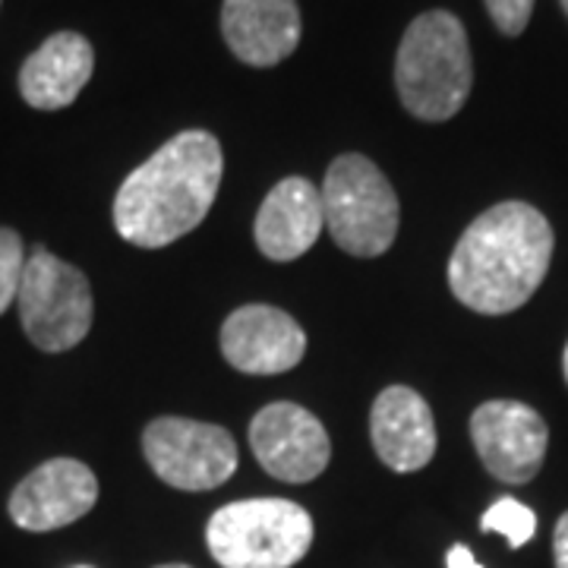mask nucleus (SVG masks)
<instances>
[{
	"label": "nucleus",
	"mask_w": 568,
	"mask_h": 568,
	"mask_svg": "<svg viewBox=\"0 0 568 568\" xmlns=\"http://www.w3.org/2000/svg\"><path fill=\"white\" fill-rule=\"evenodd\" d=\"M552 260V227L528 203H499L467 224L448 260V287L474 313L503 316L534 297Z\"/></svg>",
	"instance_id": "f03ea898"
},
{
	"label": "nucleus",
	"mask_w": 568,
	"mask_h": 568,
	"mask_svg": "<svg viewBox=\"0 0 568 568\" xmlns=\"http://www.w3.org/2000/svg\"><path fill=\"white\" fill-rule=\"evenodd\" d=\"M562 3V10H566V17H568V0H559Z\"/></svg>",
	"instance_id": "5701e85b"
},
{
	"label": "nucleus",
	"mask_w": 568,
	"mask_h": 568,
	"mask_svg": "<svg viewBox=\"0 0 568 568\" xmlns=\"http://www.w3.org/2000/svg\"><path fill=\"white\" fill-rule=\"evenodd\" d=\"M26 246L13 227H0V316L13 306L20 294L22 268H26Z\"/></svg>",
	"instance_id": "f3484780"
},
{
	"label": "nucleus",
	"mask_w": 568,
	"mask_h": 568,
	"mask_svg": "<svg viewBox=\"0 0 568 568\" xmlns=\"http://www.w3.org/2000/svg\"><path fill=\"white\" fill-rule=\"evenodd\" d=\"M222 142L205 130H183L121 183L114 227L126 244L162 250L205 222L222 186Z\"/></svg>",
	"instance_id": "f257e3e1"
},
{
	"label": "nucleus",
	"mask_w": 568,
	"mask_h": 568,
	"mask_svg": "<svg viewBox=\"0 0 568 568\" xmlns=\"http://www.w3.org/2000/svg\"><path fill=\"white\" fill-rule=\"evenodd\" d=\"M95 503L99 480L92 467L77 458H51L22 477L7 508L17 528L48 534L85 518Z\"/></svg>",
	"instance_id": "9d476101"
},
{
	"label": "nucleus",
	"mask_w": 568,
	"mask_h": 568,
	"mask_svg": "<svg viewBox=\"0 0 568 568\" xmlns=\"http://www.w3.org/2000/svg\"><path fill=\"white\" fill-rule=\"evenodd\" d=\"M474 85L470 44L462 20L429 10L407 26L395 58V89L414 118L443 123L465 108Z\"/></svg>",
	"instance_id": "7ed1b4c3"
},
{
	"label": "nucleus",
	"mask_w": 568,
	"mask_h": 568,
	"mask_svg": "<svg viewBox=\"0 0 568 568\" xmlns=\"http://www.w3.org/2000/svg\"><path fill=\"white\" fill-rule=\"evenodd\" d=\"M222 568H291L313 547V518L291 499H244L222 506L205 528Z\"/></svg>",
	"instance_id": "20e7f679"
},
{
	"label": "nucleus",
	"mask_w": 568,
	"mask_h": 568,
	"mask_svg": "<svg viewBox=\"0 0 568 568\" xmlns=\"http://www.w3.org/2000/svg\"><path fill=\"white\" fill-rule=\"evenodd\" d=\"M480 528L489 530V534H503L508 540V547L521 549L525 544H530V537L537 534V515H534V508H528L525 503H518V499H511V496H503V499H496V503L484 511Z\"/></svg>",
	"instance_id": "dca6fc26"
},
{
	"label": "nucleus",
	"mask_w": 568,
	"mask_h": 568,
	"mask_svg": "<svg viewBox=\"0 0 568 568\" xmlns=\"http://www.w3.org/2000/svg\"><path fill=\"white\" fill-rule=\"evenodd\" d=\"M155 568H190V566H181V562H174V566H155Z\"/></svg>",
	"instance_id": "4be33fe9"
},
{
	"label": "nucleus",
	"mask_w": 568,
	"mask_h": 568,
	"mask_svg": "<svg viewBox=\"0 0 568 568\" xmlns=\"http://www.w3.org/2000/svg\"><path fill=\"white\" fill-rule=\"evenodd\" d=\"M222 36L237 61L275 67L301 44L297 0H224Z\"/></svg>",
	"instance_id": "4468645a"
},
{
	"label": "nucleus",
	"mask_w": 568,
	"mask_h": 568,
	"mask_svg": "<svg viewBox=\"0 0 568 568\" xmlns=\"http://www.w3.org/2000/svg\"><path fill=\"white\" fill-rule=\"evenodd\" d=\"M446 568H484V566H480V562L474 559V552H470L465 544H455V547L448 549Z\"/></svg>",
	"instance_id": "aec40b11"
},
{
	"label": "nucleus",
	"mask_w": 568,
	"mask_h": 568,
	"mask_svg": "<svg viewBox=\"0 0 568 568\" xmlns=\"http://www.w3.org/2000/svg\"><path fill=\"white\" fill-rule=\"evenodd\" d=\"M95 70V51L80 32H54L20 70V92L29 108L61 111L77 102Z\"/></svg>",
	"instance_id": "2eb2a0df"
},
{
	"label": "nucleus",
	"mask_w": 568,
	"mask_h": 568,
	"mask_svg": "<svg viewBox=\"0 0 568 568\" xmlns=\"http://www.w3.org/2000/svg\"><path fill=\"white\" fill-rule=\"evenodd\" d=\"M142 452L168 487L205 493L222 487L237 470V443L224 426L159 417L142 429Z\"/></svg>",
	"instance_id": "0eeeda50"
},
{
	"label": "nucleus",
	"mask_w": 568,
	"mask_h": 568,
	"mask_svg": "<svg viewBox=\"0 0 568 568\" xmlns=\"http://www.w3.org/2000/svg\"><path fill=\"white\" fill-rule=\"evenodd\" d=\"M325 231L323 196L316 183L306 178H284L278 181L260 205L256 215V246L265 260L294 263Z\"/></svg>",
	"instance_id": "ddd939ff"
},
{
	"label": "nucleus",
	"mask_w": 568,
	"mask_h": 568,
	"mask_svg": "<svg viewBox=\"0 0 568 568\" xmlns=\"http://www.w3.org/2000/svg\"><path fill=\"white\" fill-rule=\"evenodd\" d=\"M369 439L379 462L398 474L420 470L436 455V420L420 392L388 386L369 410Z\"/></svg>",
	"instance_id": "f8f14e48"
},
{
	"label": "nucleus",
	"mask_w": 568,
	"mask_h": 568,
	"mask_svg": "<svg viewBox=\"0 0 568 568\" xmlns=\"http://www.w3.org/2000/svg\"><path fill=\"white\" fill-rule=\"evenodd\" d=\"M562 366H566V379H568V345H566V357H562Z\"/></svg>",
	"instance_id": "412c9836"
},
{
	"label": "nucleus",
	"mask_w": 568,
	"mask_h": 568,
	"mask_svg": "<svg viewBox=\"0 0 568 568\" xmlns=\"http://www.w3.org/2000/svg\"><path fill=\"white\" fill-rule=\"evenodd\" d=\"M325 231L351 256L376 260L398 237V196L379 164L347 152L328 164L320 186Z\"/></svg>",
	"instance_id": "39448f33"
},
{
	"label": "nucleus",
	"mask_w": 568,
	"mask_h": 568,
	"mask_svg": "<svg viewBox=\"0 0 568 568\" xmlns=\"http://www.w3.org/2000/svg\"><path fill=\"white\" fill-rule=\"evenodd\" d=\"M222 354L250 376H278L304 361L306 332L278 306L246 304L222 325Z\"/></svg>",
	"instance_id": "9b49d317"
},
{
	"label": "nucleus",
	"mask_w": 568,
	"mask_h": 568,
	"mask_svg": "<svg viewBox=\"0 0 568 568\" xmlns=\"http://www.w3.org/2000/svg\"><path fill=\"white\" fill-rule=\"evenodd\" d=\"M17 306L26 338L44 354L80 345L95 320L89 278L48 246H36L26 256Z\"/></svg>",
	"instance_id": "423d86ee"
},
{
	"label": "nucleus",
	"mask_w": 568,
	"mask_h": 568,
	"mask_svg": "<svg viewBox=\"0 0 568 568\" xmlns=\"http://www.w3.org/2000/svg\"><path fill=\"white\" fill-rule=\"evenodd\" d=\"M552 552H556V568H568V511L559 518V525H556Z\"/></svg>",
	"instance_id": "6ab92c4d"
},
{
	"label": "nucleus",
	"mask_w": 568,
	"mask_h": 568,
	"mask_svg": "<svg viewBox=\"0 0 568 568\" xmlns=\"http://www.w3.org/2000/svg\"><path fill=\"white\" fill-rule=\"evenodd\" d=\"M250 448L265 474L282 484H310L332 458L323 420L291 402L265 405L250 424Z\"/></svg>",
	"instance_id": "6e6552de"
},
{
	"label": "nucleus",
	"mask_w": 568,
	"mask_h": 568,
	"mask_svg": "<svg viewBox=\"0 0 568 568\" xmlns=\"http://www.w3.org/2000/svg\"><path fill=\"white\" fill-rule=\"evenodd\" d=\"M77 568H92V566H77Z\"/></svg>",
	"instance_id": "b1692460"
},
{
	"label": "nucleus",
	"mask_w": 568,
	"mask_h": 568,
	"mask_svg": "<svg viewBox=\"0 0 568 568\" xmlns=\"http://www.w3.org/2000/svg\"><path fill=\"white\" fill-rule=\"evenodd\" d=\"M487 10L503 36H521L534 13V0H487Z\"/></svg>",
	"instance_id": "a211bd4d"
},
{
	"label": "nucleus",
	"mask_w": 568,
	"mask_h": 568,
	"mask_svg": "<svg viewBox=\"0 0 568 568\" xmlns=\"http://www.w3.org/2000/svg\"><path fill=\"white\" fill-rule=\"evenodd\" d=\"M470 439L489 474L503 484H528L547 458L549 429L521 402H487L470 417Z\"/></svg>",
	"instance_id": "1a4fd4ad"
}]
</instances>
